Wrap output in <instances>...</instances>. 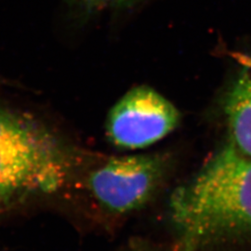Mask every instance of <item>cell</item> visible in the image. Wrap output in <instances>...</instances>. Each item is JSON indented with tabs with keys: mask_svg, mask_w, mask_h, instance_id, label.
Wrapping results in <instances>:
<instances>
[{
	"mask_svg": "<svg viewBox=\"0 0 251 251\" xmlns=\"http://www.w3.org/2000/svg\"><path fill=\"white\" fill-rule=\"evenodd\" d=\"M171 216L187 242L251 231V157L229 143L176 189Z\"/></svg>",
	"mask_w": 251,
	"mask_h": 251,
	"instance_id": "cell-1",
	"label": "cell"
},
{
	"mask_svg": "<svg viewBox=\"0 0 251 251\" xmlns=\"http://www.w3.org/2000/svg\"><path fill=\"white\" fill-rule=\"evenodd\" d=\"M73 157L56 136L26 115L0 106V206L62 188Z\"/></svg>",
	"mask_w": 251,
	"mask_h": 251,
	"instance_id": "cell-2",
	"label": "cell"
},
{
	"mask_svg": "<svg viewBox=\"0 0 251 251\" xmlns=\"http://www.w3.org/2000/svg\"><path fill=\"white\" fill-rule=\"evenodd\" d=\"M167 171V159L157 153L109 157L91 169L84 188L100 211L124 217L142 209L153 198Z\"/></svg>",
	"mask_w": 251,
	"mask_h": 251,
	"instance_id": "cell-3",
	"label": "cell"
},
{
	"mask_svg": "<svg viewBox=\"0 0 251 251\" xmlns=\"http://www.w3.org/2000/svg\"><path fill=\"white\" fill-rule=\"evenodd\" d=\"M179 113L157 91L140 86L127 91L108 114L106 135L119 149L139 150L159 142L173 131Z\"/></svg>",
	"mask_w": 251,
	"mask_h": 251,
	"instance_id": "cell-4",
	"label": "cell"
},
{
	"mask_svg": "<svg viewBox=\"0 0 251 251\" xmlns=\"http://www.w3.org/2000/svg\"><path fill=\"white\" fill-rule=\"evenodd\" d=\"M224 113L233 147L251 157V56H245L224 99Z\"/></svg>",
	"mask_w": 251,
	"mask_h": 251,
	"instance_id": "cell-5",
	"label": "cell"
},
{
	"mask_svg": "<svg viewBox=\"0 0 251 251\" xmlns=\"http://www.w3.org/2000/svg\"><path fill=\"white\" fill-rule=\"evenodd\" d=\"M86 9L100 10L106 8H126L140 0H80Z\"/></svg>",
	"mask_w": 251,
	"mask_h": 251,
	"instance_id": "cell-6",
	"label": "cell"
}]
</instances>
